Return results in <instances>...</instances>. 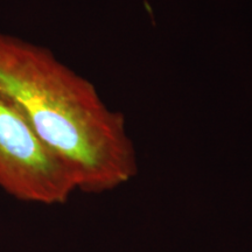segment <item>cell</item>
<instances>
[{"label": "cell", "instance_id": "7a4b0ae2", "mask_svg": "<svg viewBox=\"0 0 252 252\" xmlns=\"http://www.w3.org/2000/svg\"><path fill=\"white\" fill-rule=\"evenodd\" d=\"M0 188L24 202L61 204L77 190L68 168L0 96Z\"/></svg>", "mask_w": 252, "mask_h": 252}, {"label": "cell", "instance_id": "6da1fadb", "mask_svg": "<svg viewBox=\"0 0 252 252\" xmlns=\"http://www.w3.org/2000/svg\"><path fill=\"white\" fill-rule=\"evenodd\" d=\"M0 96L67 167L77 190L104 193L137 174L124 116L49 49L0 33Z\"/></svg>", "mask_w": 252, "mask_h": 252}]
</instances>
